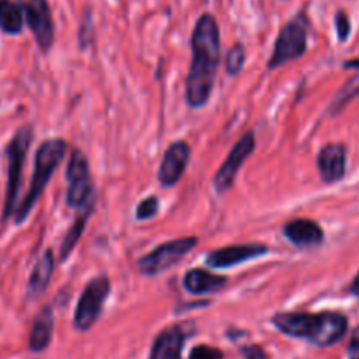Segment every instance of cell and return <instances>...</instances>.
<instances>
[{"label": "cell", "instance_id": "6da1fadb", "mask_svg": "<svg viewBox=\"0 0 359 359\" xmlns=\"http://www.w3.org/2000/svg\"><path fill=\"white\" fill-rule=\"evenodd\" d=\"M193 60L186 81V102L198 109L207 104L214 88L221 56L219 27L212 14L205 13L196 20L191 34Z\"/></svg>", "mask_w": 359, "mask_h": 359}, {"label": "cell", "instance_id": "7a4b0ae2", "mask_svg": "<svg viewBox=\"0 0 359 359\" xmlns=\"http://www.w3.org/2000/svg\"><path fill=\"white\" fill-rule=\"evenodd\" d=\"M272 321L284 335L304 339L318 347L335 346L346 337L349 328L347 318L339 312H284L273 316Z\"/></svg>", "mask_w": 359, "mask_h": 359}, {"label": "cell", "instance_id": "3957f363", "mask_svg": "<svg viewBox=\"0 0 359 359\" xmlns=\"http://www.w3.org/2000/svg\"><path fill=\"white\" fill-rule=\"evenodd\" d=\"M67 142L63 139H48L39 146L37 154H35V165H34V175H32L30 188H28L27 195H25L23 202L16 209V224H21L28 216H30L32 209L35 207L37 200L41 198L44 193L46 186H48L49 179L55 174L58 165L62 163L65 158Z\"/></svg>", "mask_w": 359, "mask_h": 359}, {"label": "cell", "instance_id": "277c9868", "mask_svg": "<svg viewBox=\"0 0 359 359\" xmlns=\"http://www.w3.org/2000/svg\"><path fill=\"white\" fill-rule=\"evenodd\" d=\"M32 142V128L23 126L14 133L13 140L7 146V186L6 202H4L2 221H7L18 209V195L21 188V174L27 160L28 147Z\"/></svg>", "mask_w": 359, "mask_h": 359}, {"label": "cell", "instance_id": "5b68a950", "mask_svg": "<svg viewBox=\"0 0 359 359\" xmlns=\"http://www.w3.org/2000/svg\"><path fill=\"white\" fill-rule=\"evenodd\" d=\"M309 18L305 13H298L291 18L277 35L276 46H273L272 56H270V69H279L284 63L298 60L307 51L309 39Z\"/></svg>", "mask_w": 359, "mask_h": 359}, {"label": "cell", "instance_id": "8992f818", "mask_svg": "<svg viewBox=\"0 0 359 359\" xmlns=\"http://www.w3.org/2000/svg\"><path fill=\"white\" fill-rule=\"evenodd\" d=\"M111 293V280L105 276L95 277L84 287L74 314V326L79 332H88L100 318L102 307Z\"/></svg>", "mask_w": 359, "mask_h": 359}, {"label": "cell", "instance_id": "52a82bcc", "mask_svg": "<svg viewBox=\"0 0 359 359\" xmlns=\"http://www.w3.org/2000/svg\"><path fill=\"white\" fill-rule=\"evenodd\" d=\"M196 244H198V238L196 237H186L177 238V241L165 242V244L158 245L154 251H151L149 255L142 256L139 259V263H137L139 272L151 277L158 276V273L172 269L175 263L181 262Z\"/></svg>", "mask_w": 359, "mask_h": 359}, {"label": "cell", "instance_id": "ba28073f", "mask_svg": "<svg viewBox=\"0 0 359 359\" xmlns=\"http://www.w3.org/2000/svg\"><path fill=\"white\" fill-rule=\"evenodd\" d=\"M18 6L41 51L48 53L55 42V23L48 0H18Z\"/></svg>", "mask_w": 359, "mask_h": 359}, {"label": "cell", "instance_id": "9c48e42d", "mask_svg": "<svg viewBox=\"0 0 359 359\" xmlns=\"http://www.w3.org/2000/svg\"><path fill=\"white\" fill-rule=\"evenodd\" d=\"M67 203L70 207H83L95 196L93 186H91L90 167L88 160L81 151H74L70 154L69 167H67Z\"/></svg>", "mask_w": 359, "mask_h": 359}, {"label": "cell", "instance_id": "30bf717a", "mask_svg": "<svg viewBox=\"0 0 359 359\" xmlns=\"http://www.w3.org/2000/svg\"><path fill=\"white\" fill-rule=\"evenodd\" d=\"M252 151H255V135L249 132L235 144L233 149L230 151L228 158L224 160V163L221 165V168L214 175V188H216L219 195L228 191L233 186L238 170L244 165V161L251 156Z\"/></svg>", "mask_w": 359, "mask_h": 359}, {"label": "cell", "instance_id": "8fae6325", "mask_svg": "<svg viewBox=\"0 0 359 359\" xmlns=\"http://www.w3.org/2000/svg\"><path fill=\"white\" fill-rule=\"evenodd\" d=\"M189 154H191V149H189L188 144L182 142V140L174 142L167 151H165L160 170H158V181L161 182V186L170 188V186L177 184L179 179L184 174L186 167H188Z\"/></svg>", "mask_w": 359, "mask_h": 359}, {"label": "cell", "instance_id": "7c38bea8", "mask_svg": "<svg viewBox=\"0 0 359 359\" xmlns=\"http://www.w3.org/2000/svg\"><path fill=\"white\" fill-rule=\"evenodd\" d=\"M269 252V248L263 244H242V245H228V248L216 249L207 256L205 263L212 269H228V266L241 265L249 259L259 258Z\"/></svg>", "mask_w": 359, "mask_h": 359}, {"label": "cell", "instance_id": "4fadbf2b", "mask_svg": "<svg viewBox=\"0 0 359 359\" xmlns=\"http://www.w3.org/2000/svg\"><path fill=\"white\" fill-rule=\"evenodd\" d=\"M347 151L344 144H326L318 156V168L321 179L328 184L339 182L346 175Z\"/></svg>", "mask_w": 359, "mask_h": 359}, {"label": "cell", "instance_id": "5bb4252c", "mask_svg": "<svg viewBox=\"0 0 359 359\" xmlns=\"http://www.w3.org/2000/svg\"><path fill=\"white\" fill-rule=\"evenodd\" d=\"M284 237L298 249H316L325 241V231L316 221L294 219L284 226Z\"/></svg>", "mask_w": 359, "mask_h": 359}, {"label": "cell", "instance_id": "9a60e30c", "mask_svg": "<svg viewBox=\"0 0 359 359\" xmlns=\"http://www.w3.org/2000/svg\"><path fill=\"white\" fill-rule=\"evenodd\" d=\"M186 333L179 326L163 330L151 347L149 359H181Z\"/></svg>", "mask_w": 359, "mask_h": 359}, {"label": "cell", "instance_id": "2e32d148", "mask_svg": "<svg viewBox=\"0 0 359 359\" xmlns=\"http://www.w3.org/2000/svg\"><path fill=\"white\" fill-rule=\"evenodd\" d=\"M226 286V277L214 276L202 269L189 270L184 276V287L191 294H210Z\"/></svg>", "mask_w": 359, "mask_h": 359}, {"label": "cell", "instance_id": "e0dca14e", "mask_svg": "<svg viewBox=\"0 0 359 359\" xmlns=\"http://www.w3.org/2000/svg\"><path fill=\"white\" fill-rule=\"evenodd\" d=\"M53 328H55V318H53L51 309H44L41 314L35 318L34 326L30 332V340H28V347L32 353H41L49 346L53 337Z\"/></svg>", "mask_w": 359, "mask_h": 359}, {"label": "cell", "instance_id": "ac0fdd59", "mask_svg": "<svg viewBox=\"0 0 359 359\" xmlns=\"http://www.w3.org/2000/svg\"><path fill=\"white\" fill-rule=\"evenodd\" d=\"M53 272H55V256L53 251H44V255L39 258L37 265H35L34 272H32L30 280H28V294L30 297H39L46 291L49 286Z\"/></svg>", "mask_w": 359, "mask_h": 359}, {"label": "cell", "instance_id": "d6986e66", "mask_svg": "<svg viewBox=\"0 0 359 359\" xmlns=\"http://www.w3.org/2000/svg\"><path fill=\"white\" fill-rule=\"evenodd\" d=\"M93 207H95V196L86 203V205L81 207L79 216L76 217V221H74V224L70 226V230L67 231L65 238H63V242H62V249H60V258H62V262L63 259L69 258L70 252H72V249L76 248V244L79 242L81 235H83L84 228H86L88 217L91 216V212H93Z\"/></svg>", "mask_w": 359, "mask_h": 359}, {"label": "cell", "instance_id": "ffe728a7", "mask_svg": "<svg viewBox=\"0 0 359 359\" xmlns=\"http://www.w3.org/2000/svg\"><path fill=\"white\" fill-rule=\"evenodd\" d=\"M25 27L21 7L14 0H0V30L7 35H20Z\"/></svg>", "mask_w": 359, "mask_h": 359}, {"label": "cell", "instance_id": "44dd1931", "mask_svg": "<svg viewBox=\"0 0 359 359\" xmlns=\"http://www.w3.org/2000/svg\"><path fill=\"white\" fill-rule=\"evenodd\" d=\"M356 97H359V76L347 81L346 86L340 90V93L337 95L335 100H333L332 107H330V112H332V114H337V112L342 111V109Z\"/></svg>", "mask_w": 359, "mask_h": 359}, {"label": "cell", "instance_id": "7402d4cb", "mask_svg": "<svg viewBox=\"0 0 359 359\" xmlns=\"http://www.w3.org/2000/svg\"><path fill=\"white\" fill-rule=\"evenodd\" d=\"M244 62H245V49L244 46L238 42V44H235L226 55V72L230 74V76H237V74L241 72L242 67H244Z\"/></svg>", "mask_w": 359, "mask_h": 359}, {"label": "cell", "instance_id": "603a6c76", "mask_svg": "<svg viewBox=\"0 0 359 359\" xmlns=\"http://www.w3.org/2000/svg\"><path fill=\"white\" fill-rule=\"evenodd\" d=\"M158 209H160V202H158L156 196H147V198H144L142 202H140L139 205H137L135 217L139 221L151 219V217L156 216Z\"/></svg>", "mask_w": 359, "mask_h": 359}, {"label": "cell", "instance_id": "cb8c5ba5", "mask_svg": "<svg viewBox=\"0 0 359 359\" xmlns=\"http://www.w3.org/2000/svg\"><path fill=\"white\" fill-rule=\"evenodd\" d=\"M335 30L340 42H346L351 35V20L346 11L339 9L335 14Z\"/></svg>", "mask_w": 359, "mask_h": 359}, {"label": "cell", "instance_id": "d4e9b609", "mask_svg": "<svg viewBox=\"0 0 359 359\" xmlns=\"http://www.w3.org/2000/svg\"><path fill=\"white\" fill-rule=\"evenodd\" d=\"M189 359H224L223 353L216 347L210 346H196L189 354Z\"/></svg>", "mask_w": 359, "mask_h": 359}, {"label": "cell", "instance_id": "484cf974", "mask_svg": "<svg viewBox=\"0 0 359 359\" xmlns=\"http://www.w3.org/2000/svg\"><path fill=\"white\" fill-rule=\"evenodd\" d=\"M93 23H91V16H90V11H86V14H84V20L83 23H81V28H79V42L84 46L88 44V42H91V37H93Z\"/></svg>", "mask_w": 359, "mask_h": 359}, {"label": "cell", "instance_id": "4316f807", "mask_svg": "<svg viewBox=\"0 0 359 359\" xmlns=\"http://www.w3.org/2000/svg\"><path fill=\"white\" fill-rule=\"evenodd\" d=\"M242 356L244 359H269L266 353L259 346H248L242 349Z\"/></svg>", "mask_w": 359, "mask_h": 359}, {"label": "cell", "instance_id": "83f0119b", "mask_svg": "<svg viewBox=\"0 0 359 359\" xmlns=\"http://www.w3.org/2000/svg\"><path fill=\"white\" fill-rule=\"evenodd\" d=\"M347 356H349V359H359V339H353V342L349 344Z\"/></svg>", "mask_w": 359, "mask_h": 359}, {"label": "cell", "instance_id": "f1b7e54d", "mask_svg": "<svg viewBox=\"0 0 359 359\" xmlns=\"http://www.w3.org/2000/svg\"><path fill=\"white\" fill-rule=\"evenodd\" d=\"M349 291L354 294V297L359 298V272H358V276L354 277V280H353V284H351V290Z\"/></svg>", "mask_w": 359, "mask_h": 359}, {"label": "cell", "instance_id": "f546056e", "mask_svg": "<svg viewBox=\"0 0 359 359\" xmlns=\"http://www.w3.org/2000/svg\"><path fill=\"white\" fill-rule=\"evenodd\" d=\"M346 69H359V58L358 60H349V62L344 63Z\"/></svg>", "mask_w": 359, "mask_h": 359}]
</instances>
